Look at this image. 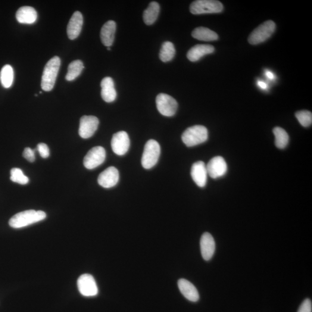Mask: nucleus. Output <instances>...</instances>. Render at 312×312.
Instances as JSON below:
<instances>
[{"mask_svg":"<svg viewBox=\"0 0 312 312\" xmlns=\"http://www.w3.org/2000/svg\"><path fill=\"white\" fill-rule=\"evenodd\" d=\"M46 214L41 211L28 210L14 215L9 221V224L14 229H20L44 220Z\"/></svg>","mask_w":312,"mask_h":312,"instance_id":"obj_1","label":"nucleus"},{"mask_svg":"<svg viewBox=\"0 0 312 312\" xmlns=\"http://www.w3.org/2000/svg\"><path fill=\"white\" fill-rule=\"evenodd\" d=\"M61 60L55 56L45 65L42 77L41 87L45 92H50L54 88L57 78Z\"/></svg>","mask_w":312,"mask_h":312,"instance_id":"obj_2","label":"nucleus"},{"mask_svg":"<svg viewBox=\"0 0 312 312\" xmlns=\"http://www.w3.org/2000/svg\"><path fill=\"white\" fill-rule=\"evenodd\" d=\"M208 132L207 128L196 125L187 129L182 134V141L187 147H193L207 141Z\"/></svg>","mask_w":312,"mask_h":312,"instance_id":"obj_3","label":"nucleus"},{"mask_svg":"<svg viewBox=\"0 0 312 312\" xmlns=\"http://www.w3.org/2000/svg\"><path fill=\"white\" fill-rule=\"evenodd\" d=\"M161 154L159 143L154 139L148 140L146 143L142 154L141 163L145 169L149 170L157 163Z\"/></svg>","mask_w":312,"mask_h":312,"instance_id":"obj_4","label":"nucleus"},{"mask_svg":"<svg viewBox=\"0 0 312 312\" xmlns=\"http://www.w3.org/2000/svg\"><path fill=\"white\" fill-rule=\"evenodd\" d=\"M223 10L222 3L215 0H197L190 5V11L192 14L220 13Z\"/></svg>","mask_w":312,"mask_h":312,"instance_id":"obj_5","label":"nucleus"},{"mask_svg":"<svg viewBox=\"0 0 312 312\" xmlns=\"http://www.w3.org/2000/svg\"><path fill=\"white\" fill-rule=\"evenodd\" d=\"M275 29L276 24L273 21H265L250 34L248 41L252 45L260 44L269 39Z\"/></svg>","mask_w":312,"mask_h":312,"instance_id":"obj_6","label":"nucleus"},{"mask_svg":"<svg viewBox=\"0 0 312 312\" xmlns=\"http://www.w3.org/2000/svg\"><path fill=\"white\" fill-rule=\"evenodd\" d=\"M156 102L158 112L163 116L171 117L176 115L178 105L173 97L167 94H159Z\"/></svg>","mask_w":312,"mask_h":312,"instance_id":"obj_7","label":"nucleus"},{"mask_svg":"<svg viewBox=\"0 0 312 312\" xmlns=\"http://www.w3.org/2000/svg\"><path fill=\"white\" fill-rule=\"evenodd\" d=\"M106 152L101 146H96L90 150L84 158L83 164L87 169L93 170L105 161Z\"/></svg>","mask_w":312,"mask_h":312,"instance_id":"obj_8","label":"nucleus"},{"mask_svg":"<svg viewBox=\"0 0 312 312\" xmlns=\"http://www.w3.org/2000/svg\"><path fill=\"white\" fill-rule=\"evenodd\" d=\"M78 288L81 294L85 296L98 295V290L96 280L90 274H83L78 280Z\"/></svg>","mask_w":312,"mask_h":312,"instance_id":"obj_9","label":"nucleus"},{"mask_svg":"<svg viewBox=\"0 0 312 312\" xmlns=\"http://www.w3.org/2000/svg\"><path fill=\"white\" fill-rule=\"evenodd\" d=\"M130 140L126 132H119L114 134L111 140L112 151L118 156H123L129 151Z\"/></svg>","mask_w":312,"mask_h":312,"instance_id":"obj_10","label":"nucleus"},{"mask_svg":"<svg viewBox=\"0 0 312 312\" xmlns=\"http://www.w3.org/2000/svg\"><path fill=\"white\" fill-rule=\"evenodd\" d=\"M99 125L98 118L94 116H83L80 118L79 134L82 138L87 139L92 137Z\"/></svg>","mask_w":312,"mask_h":312,"instance_id":"obj_11","label":"nucleus"},{"mask_svg":"<svg viewBox=\"0 0 312 312\" xmlns=\"http://www.w3.org/2000/svg\"><path fill=\"white\" fill-rule=\"evenodd\" d=\"M206 166L208 174L213 179L222 177L227 171L226 162L221 156H216L212 158Z\"/></svg>","mask_w":312,"mask_h":312,"instance_id":"obj_12","label":"nucleus"},{"mask_svg":"<svg viewBox=\"0 0 312 312\" xmlns=\"http://www.w3.org/2000/svg\"><path fill=\"white\" fill-rule=\"evenodd\" d=\"M119 180V173L117 168L110 167L102 172L98 177V183L104 188H111L117 185Z\"/></svg>","mask_w":312,"mask_h":312,"instance_id":"obj_13","label":"nucleus"},{"mask_svg":"<svg viewBox=\"0 0 312 312\" xmlns=\"http://www.w3.org/2000/svg\"><path fill=\"white\" fill-rule=\"evenodd\" d=\"M201 255L205 261H210L213 257L216 243L213 236L210 233H205L202 234L200 240Z\"/></svg>","mask_w":312,"mask_h":312,"instance_id":"obj_14","label":"nucleus"},{"mask_svg":"<svg viewBox=\"0 0 312 312\" xmlns=\"http://www.w3.org/2000/svg\"><path fill=\"white\" fill-rule=\"evenodd\" d=\"M208 172L204 162L199 161L193 164L191 170V176L196 185L204 187L207 183Z\"/></svg>","mask_w":312,"mask_h":312,"instance_id":"obj_15","label":"nucleus"},{"mask_svg":"<svg viewBox=\"0 0 312 312\" xmlns=\"http://www.w3.org/2000/svg\"><path fill=\"white\" fill-rule=\"evenodd\" d=\"M83 23L82 14L79 11L75 12L67 26V33L68 38L71 40L78 38L82 30Z\"/></svg>","mask_w":312,"mask_h":312,"instance_id":"obj_16","label":"nucleus"},{"mask_svg":"<svg viewBox=\"0 0 312 312\" xmlns=\"http://www.w3.org/2000/svg\"><path fill=\"white\" fill-rule=\"evenodd\" d=\"M177 285L181 293L185 297L192 302H197L199 299L197 289L193 284L185 279H180Z\"/></svg>","mask_w":312,"mask_h":312,"instance_id":"obj_17","label":"nucleus"},{"mask_svg":"<svg viewBox=\"0 0 312 312\" xmlns=\"http://www.w3.org/2000/svg\"><path fill=\"white\" fill-rule=\"evenodd\" d=\"M114 86V80L110 77H105L102 80L101 95L105 102H114L116 99L117 93Z\"/></svg>","mask_w":312,"mask_h":312,"instance_id":"obj_18","label":"nucleus"},{"mask_svg":"<svg viewBox=\"0 0 312 312\" xmlns=\"http://www.w3.org/2000/svg\"><path fill=\"white\" fill-rule=\"evenodd\" d=\"M214 51V48L210 45L199 44L193 46L187 52V58L190 61H197L207 55L211 54Z\"/></svg>","mask_w":312,"mask_h":312,"instance_id":"obj_19","label":"nucleus"},{"mask_svg":"<svg viewBox=\"0 0 312 312\" xmlns=\"http://www.w3.org/2000/svg\"><path fill=\"white\" fill-rule=\"evenodd\" d=\"M117 24L113 20H109L102 26L100 37L101 41L105 46L110 47L113 44Z\"/></svg>","mask_w":312,"mask_h":312,"instance_id":"obj_20","label":"nucleus"},{"mask_svg":"<svg viewBox=\"0 0 312 312\" xmlns=\"http://www.w3.org/2000/svg\"><path fill=\"white\" fill-rule=\"evenodd\" d=\"M16 18L20 23L33 24L37 20V12L33 7L24 6L18 9Z\"/></svg>","mask_w":312,"mask_h":312,"instance_id":"obj_21","label":"nucleus"},{"mask_svg":"<svg viewBox=\"0 0 312 312\" xmlns=\"http://www.w3.org/2000/svg\"><path fill=\"white\" fill-rule=\"evenodd\" d=\"M192 35L193 38L204 41H214L218 39L217 33L204 27L196 28L193 31Z\"/></svg>","mask_w":312,"mask_h":312,"instance_id":"obj_22","label":"nucleus"},{"mask_svg":"<svg viewBox=\"0 0 312 312\" xmlns=\"http://www.w3.org/2000/svg\"><path fill=\"white\" fill-rule=\"evenodd\" d=\"M160 5L157 2L150 3L147 9H145L143 14V21L146 25L154 24L158 17L160 13Z\"/></svg>","mask_w":312,"mask_h":312,"instance_id":"obj_23","label":"nucleus"},{"mask_svg":"<svg viewBox=\"0 0 312 312\" xmlns=\"http://www.w3.org/2000/svg\"><path fill=\"white\" fill-rule=\"evenodd\" d=\"M273 133L275 137V145L280 149H285L288 146L289 141V136L288 133L282 128L274 127Z\"/></svg>","mask_w":312,"mask_h":312,"instance_id":"obj_24","label":"nucleus"},{"mask_svg":"<svg viewBox=\"0 0 312 312\" xmlns=\"http://www.w3.org/2000/svg\"><path fill=\"white\" fill-rule=\"evenodd\" d=\"M14 70L10 65H5L2 67L0 73V80L3 87L9 88L13 83Z\"/></svg>","mask_w":312,"mask_h":312,"instance_id":"obj_25","label":"nucleus"},{"mask_svg":"<svg viewBox=\"0 0 312 312\" xmlns=\"http://www.w3.org/2000/svg\"><path fill=\"white\" fill-rule=\"evenodd\" d=\"M176 55V49L173 43L170 41H166L163 43L160 51V60L163 62L170 61L174 58Z\"/></svg>","mask_w":312,"mask_h":312,"instance_id":"obj_26","label":"nucleus"},{"mask_svg":"<svg viewBox=\"0 0 312 312\" xmlns=\"http://www.w3.org/2000/svg\"><path fill=\"white\" fill-rule=\"evenodd\" d=\"M84 68L83 62L79 60L71 62L68 68V73L65 79L68 81L76 79L82 73Z\"/></svg>","mask_w":312,"mask_h":312,"instance_id":"obj_27","label":"nucleus"},{"mask_svg":"<svg viewBox=\"0 0 312 312\" xmlns=\"http://www.w3.org/2000/svg\"><path fill=\"white\" fill-rule=\"evenodd\" d=\"M10 179L12 182L20 185H26L29 182V179L24 176L22 170L17 168H12L11 170Z\"/></svg>","mask_w":312,"mask_h":312,"instance_id":"obj_28","label":"nucleus"},{"mask_svg":"<svg viewBox=\"0 0 312 312\" xmlns=\"http://www.w3.org/2000/svg\"><path fill=\"white\" fill-rule=\"evenodd\" d=\"M295 117L299 123L304 127L311 126L312 123V112L308 111H300L295 113Z\"/></svg>","mask_w":312,"mask_h":312,"instance_id":"obj_29","label":"nucleus"},{"mask_svg":"<svg viewBox=\"0 0 312 312\" xmlns=\"http://www.w3.org/2000/svg\"><path fill=\"white\" fill-rule=\"evenodd\" d=\"M37 151L43 158H48L49 156V149L45 143H40L37 145Z\"/></svg>","mask_w":312,"mask_h":312,"instance_id":"obj_30","label":"nucleus"},{"mask_svg":"<svg viewBox=\"0 0 312 312\" xmlns=\"http://www.w3.org/2000/svg\"><path fill=\"white\" fill-rule=\"evenodd\" d=\"M23 157L31 163L35 161V150L30 148H25L23 153Z\"/></svg>","mask_w":312,"mask_h":312,"instance_id":"obj_31","label":"nucleus"},{"mask_svg":"<svg viewBox=\"0 0 312 312\" xmlns=\"http://www.w3.org/2000/svg\"><path fill=\"white\" fill-rule=\"evenodd\" d=\"M298 312H312V303L311 299H305L299 307Z\"/></svg>","mask_w":312,"mask_h":312,"instance_id":"obj_32","label":"nucleus"},{"mask_svg":"<svg viewBox=\"0 0 312 312\" xmlns=\"http://www.w3.org/2000/svg\"><path fill=\"white\" fill-rule=\"evenodd\" d=\"M258 85L263 89H266L267 87V84L264 82H262V81H259L258 82Z\"/></svg>","mask_w":312,"mask_h":312,"instance_id":"obj_33","label":"nucleus"},{"mask_svg":"<svg viewBox=\"0 0 312 312\" xmlns=\"http://www.w3.org/2000/svg\"><path fill=\"white\" fill-rule=\"evenodd\" d=\"M266 76L270 79H273L274 75H273V73H271V72H270V71H267L266 72Z\"/></svg>","mask_w":312,"mask_h":312,"instance_id":"obj_34","label":"nucleus"},{"mask_svg":"<svg viewBox=\"0 0 312 312\" xmlns=\"http://www.w3.org/2000/svg\"><path fill=\"white\" fill-rule=\"evenodd\" d=\"M107 49H108V51H111V48H109V47H108Z\"/></svg>","mask_w":312,"mask_h":312,"instance_id":"obj_35","label":"nucleus"}]
</instances>
